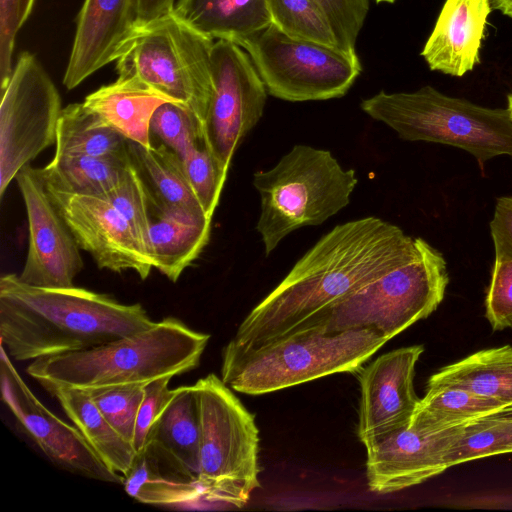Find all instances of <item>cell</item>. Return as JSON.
Here are the masks:
<instances>
[{"instance_id": "obj_1", "label": "cell", "mask_w": 512, "mask_h": 512, "mask_svg": "<svg viewBox=\"0 0 512 512\" xmlns=\"http://www.w3.org/2000/svg\"><path fill=\"white\" fill-rule=\"evenodd\" d=\"M417 238L378 217L335 226L245 317L225 353H242L294 331L336 301L406 262Z\"/></svg>"}, {"instance_id": "obj_2", "label": "cell", "mask_w": 512, "mask_h": 512, "mask_svg": "<svg viewBox=\"0 0 512 512\" xmlns=\"http://www.w3.org/2000/svg\"><path fill=\"white\" fill-rule=\"evenodd\" d=\"M139 303L80 287L45 288L0 278V338L15 361L90 349L154 325Z\"/></svg>"}, {"instance_id": "obj_3", "label": "cell", "mask_w": 512, "mask_h": 512, "mask_svg": "<svg viewBox=\"0 0 512 512\" xmlns=\"http://www.w3.org/2000/svg\"><path fill=\"white\" fill-rule=\"evenodd\" d=\"M210 335L165 317L132 335L90 349L31 361L26 372L39 384L82 390L147 384L195 369Z\"/></svg>"}, {"instance_id": "obj_4", "label": "cell", "mask_w": 512, "mask_h": 512, "mask_svg": "<svg viewBox=\"0 0 512 512\" xmlns=\"http://www.w3.org/2000/svg\"><path fill=\"white\" fill-rule=\"evenodd\" d=\"M387 342L372 329L330 334L298 330L250 351L222 352L221 379L236 392L267 394L335 373L359 371Z\"/></svg>"}, {"instance_id": "obj_5", "label": "cell", "mask_w": 512, "mask_h": 512, "mask_svg": "<svg viewBox=\"0 0 512 512\" xmlns=\"http://www.w3.org/2000/svg\"><path fill=\"white\" fill-rule=\"evenodd\" d=\"M448 282L442 253L417 237V248L406 262L336 301L291 333L303 329L327 334L372 329L389 341L433 313Z\"/></svg>"}, {"instance_id": "obj_6", "label": "cell", "mask_w": 512, "mask_h": 512, "mask_svg": "<svg viewBox=\"0 0 512 512\" xmlns=\"http://www.w3.org/2000/svg\"><path fill=\"white\" fill-rule=\"evenodd\" d=\"M252 182L260 195L256 230L268 256L291 232L346 207L358 180L330 151L299 144L273 168L254 173Z\"/></svg>"}, {"instance_id": "obj_7", "label": "cell", "mask_w": 512, "mask_h": 512, "mask_svg": "<svg viewBox=\"0 0 512 512\" xmlns=\"http://www.w3.org/2000/svg\"><path fill=\"white\" fill-rule=\"evenodd\" d=\"M361 109L405 141L446 144L469 152L480 164L512 156V115L447 96L431 86L414 92L380 91L362 100Z\"/></svg>"}, {"instance_id": "obj_8", "label": "cell", "mask_w": 512, "mask_h": 512, "mask_svg": "<svg viewBox=\"0 0 512 512\" xmlns=\"http://www.w3.org/2000/svg\"><path fill=\"white\" fill-rule=\"evenodd\" d=\"M213 44L172 11L135 25L114 61L117 78L140 83L184 106L204 138L213 94Z\"/></svg>"}, {"instance_id": "obj_9", "label": "cell", "mask_w": 512, "mask_h": 512, "mask_svg": "<svg viewBox=\"0 0 512 512\" xmlns=\"http://www.w3.org/2000/svg\"><path fill=\"white\" fill-rule=\"evenodd\" d=\"M199 422L202 498L241 508L259 482V431L254 416L221 377L192 385Z\"/></svg>"}, {"instance_id": "obj_10", "label": "cell", "mask_w": 512, "mask_h": 512, "mask_svg": "<svg viewBox=\"0 0 512 512\" xmlns=\"http://www.w3.org/2000/svg\"><path fill=\"white\" fill-rule=\"evenodd\" d=\"M237 45L250 56L268 94L285 101L342 97L362 70L357 53L292 38L272 23Z\"/></svg>"}, {"instance_id": "obj_11", "label": "cell", "mask_w": 512, "mask_h": 512, "mask_svg": "<svg viewBox=\"0 0 512 512\" xmlns=\"http://www.w3.org/2000/svg\"><path fill=\"white\" fill-rule=\"evenodd\" d=\"M0 197L18 172L56 142L61 98L37 57L23 52L0 92Z\"/></svg>"}, {"instance_id": "obj_12", "label": "cell", "mask_w": 512, "mask_h": 512, "mask_svg": "<svg viewBox=\"0 0 512 512\" xmlns=\"http://www.w3.org/2000/svg\"><path fill=\"white\" fill-rule=\"evenodd\" d=\"M211 69L204 142L228 172L235 150L261 119L268 92L248 53L234 42H214Z\"/></svg>"}, {"instance_id": "obj_13", "label": "cell", "mask_w": 512, "mask_h": 512, "mask_svg": "<svg viewBox=\"0 0 512 512\" xmlns=\"http://www.w3.org/2000/svg\"><path fill=\"white\" fill-rule=\"evenodd\" d=\"M0 379L3 402L54 464L90 479L123 483L124 476L101 461L76 426L63 421L35 396L3 345Z\"/></svg>"}, {"instance_id": "obj_14", "label": "cell", "mask_w": 512, "mask_h": 512, "mask_svg": "<svg viewBox=\"0 0 512 512\" xmlns=\"http://www.w3.org/2000/svg\"><path fill=\"white\" fill-rule=\"evenodd\" d=\"M28 219L29 246L19 279L45 288L74 286L84 264L80 247L50 200L39 169L24 166L15 177Z\"/></svg>"}, {"instance_id": "obj_15", "label": "cell", "mask_w": 512, "mask_h": 512, "mask_svg": "<svg viewBox=\"0 0 512 512\" xmlns=\"http://www.w3.org/2000/svg\"><path fill=\"white\" fill-rule=\"evenodd\" d=\"M45 189L80 249L88 252L100 269L117 273L131 270L142 280L149 276L151 260L128 222L106 198L46 185Z\"/></svg>"}, {"instance_id": "obj_16", "label": "cell", "mask_w": 512, "mask_h": 512, "mask_svg": "<svg viewBox=\"0 0 512 512\" xmlns=\"http://www.w3.org/2000/svg\"><path fill=\"white\" fill-rule=\"evenodd\" d=\"M423 351L422 345L398 348L360 369L357 435L365 446L411 422L420 401L414 375Z\"/></svg>"}, {"instance_id": "obj_17", "label": "cell", "mask_w": 512, "mask_h": 512, "mask_svg": "<svg viewBox=\"0 0 512 512\" xmlns=\"http://www.w3.org/2000/svg\"><path fill=\"white\" fill-rule=\"evenodd\" d=\"M464 424L425 432L413 429L409 423L366 445L369 490L392 493L444 472L448 469L444 454Z\"/></svg>"}, {"instance_id": "obj_18", "label": "cell", "mask_w": 512, "mask_h": 512, "mask_svg": "<svg viewBox=\"0 0 512 512\" xmlns=\"http://www.w3.org/2000/svg\"><path fill=\"white\" fill-rule=\"evenodd\" d=\"M137 0H84L63 85L72 90L116 60L136 25Z\"/></svg>"}, {"instance_id": "obj_19", "label": "cell", "mask_w": 512, "mask_h": 512, "mask_svg": "<svg viewBox=\"0 0 512 512\" xmlns=\"http://www.w3.org/2000/svg\"><path fill=\"white\" fill-rule=\"evenodd\" d=\"M491 0H446L421 56L429 68L461 77L480 62Z\"/></svg>"}, {"instance_id": "obj_20", "label": "cell", "mask_w": 512, "mask_h": 512, "mask_svg": "<svg viewBox=\"0 0 512 512\" xmlns=\"http://www.w3.org/2000/svg\"><path fill=\"white\" fill-rule=\"evenodd\" d=\"M199 443V422L192 385L180 386L150 430L143 451L166 472L198 484Z\"/></svg>"}, {"instance_id": "obj_21", "label": "cell", "mask_w": 512, "mask_h": 512, "mask_svg": "<svg viewBox=\"0 0 512 512\" xmlns=\"http://www.w3.org/2000/svg\"><path fill=\"white\" fill-rule=\"evenodd\" d=\"M155 206L156 213L151 216L149 257L153 268L177 282L207 245L212 218Z\"/></svg>"}, {"instance_id": "obj_22", "label": "cell", "mask_w": 512, "mask_h": 512, "mask_svg": "<svg viewBox=\"0 0 512 512\" xmlns=\"http://www.w3.org/2000/svg\"><path fill=\"white\" fill-rule=\"evenodd\" d=\"M165 102L172 101L140 83L117 78L87 95L83 104L104 125L149 148L152 115Z\"/></svg>"}, {"instance_id": "obj_23", "label": "cell", "mask_w": 512, "mask_h": 512, "mask_svg": "<svg viewBox=\"0 0 512 512\" xmlns=\"http://www.w3.org/2000/svg\"><path fill=\"white\" fill-rule=\"evenodd\" d=\"M40 385L57 399L67 417L101 461L111 471L125 476L137 453L133 445L109 424L87 392L52 383Z\"/></svg>"}, {"instance_id": "obj_24", "label": "cell", "mask_w": 512, "mask_h": 512, "mask_svg": "<svg viewBox=\"0 0 512 512\" xmlns=\"http://www.w3.org/2000/svg\"><path fill=\"white\" fill-rule=\"evenodd\" d=\"M173 13L208 38L236 44L271 23L267 0H176Z\"/></svg>"}, {"instance_id": "obj_25", "label": "cell", "mask_w": 512, "mask_h": 512, "mask_svg": "<svg viewBox=\"0 0 512 512\" xmlns=\"http://www.w3.org/2000/svg\"><path fill=\"white\" fill-rule=\"evenodd\" d=\"M454 386L512 407V345L478 351L433 374L427 387Z\"/></svg>"}, {"instance_id": "obj_26", "label": "cell", "mask_w": 512, "mask_h": 512, "mask_svg": "<svg viewBox=\"0 0 512 512\" xmlns=\"http://www.w3.org/2000/svg\"><path fill=\"white\" fill-rule=\"evenodd\" d=\"M131 161V152L125 156L54 155L39 172L46 186L103 197L118 183Z\"/></svg>"}, {"instance_id": "obj_27", "label": "cell", "mask_w": 512, "mask_h": 512, "mask_svg": "<svg viewBox=\"0 0 512 512\" xmlns=\"http://www.w3.org/2000/svg\"><path fill=\"white\" fill-rule=\"evenodd\" d=\"M512 410V407L464 388L427 387L412 416L410 427L436 432L464 424L478 417Z\"/></svg>"}, {"instance_id": "obj_28", "label": "cell", "mask_w": 512, "mask_h": 512, "mask_svg": "<svg viewBox=\"0 0 512 512\" xmlns=\"http://www.w3.org/2000/svg\"><path fill=\"white\" fill-rule=\"evenodd\" d=\"M129 149L153 189L155 205L207 215L187 180L181 159L173 151L163 144L147 148L130 141Z\"/></svg>"}, {"instance_id": "obj_29", "label": "cell", "mask_w": 512, "mask_h": 512, "mask_svg": "<svg viewBox=\"0 0 512 512\" xmlns=\"http://www.w3.org/2000/svg\"><path fill=\"white\" fill-rule=\"evenodd\" d=\"M54 155L125 156L129 141L104 125L83 103H72L61 111Z\"/></svg>"}, {"instance_id": "obj_30", "label": "cell", "mask_w": 512, "mask_h": 512, "mask_svg": "<svg viewBox=\"0 0 512 512\" xmlns=\"http://www.w3.org/2000/svg\"><path fill=\"white\" fill-rule=\"evenodd\" d=\"M122 484L130 497L145 504L177 505L202 498L198 484L166 472L144 451L136 455Z\"/></svg>"}, {"instance_id": "obj_31", "label": "cell", "mask_w": 512, "mask_h": 512, "mask_svg": "<svg viewBox=\"0 0 512 512\" xmlns=\"http://www.w3.org/2000/svg\"><path fill=\"white\" fill-rule=\"evenodd\" d=\"M512 453V410L470 420L447 448V468L471 460Z\"/></svg>"}, {"instance_id": "obj_32", "label": "cell", "mask_w": 512, "mask_h": 512, "mask_svg": "<svg viewBox=\"0 0 512 512\" xmlns=\"http://www.w3.org/2000/svg\"><path fill=\"white\" fill-rule=\"evenodd\" d=\"M267 6L271 23L286 35L338 47L326 16L314 0H267Z\"/></svg>"}, {"instance_id": "obj_33", "label": "cell", "mask_w": 512, "mask_h": 512, "mask_svg": "<svg viewBox=\"0 0 512 512\" xmlns=\"http://www.w3.org/2000/svg\"><path fill=\"white\" fill-rule=\"evenodd\" d=\"M150 196L133 157L118 183L103 196L128 222L143 252L148 257L151 227Z\"/></svg>"}, {"instance_id": "obj_34", "label": "cell", "mask_w": 512, "mask_h": 512, "mask_svg": "<svg viewBox=\"0 0 512 512\" xmlns=\"http://www.w3.org/2000/svg\"><path fill=\"white\" fill-rule=\"evenodd\" d=\"M153 134L181 161L204 138L194 116L181 104L165 102L158 106L150 121V135Z\"/></svg>"}, {"instance_id": "obj_35", "label": "cell", "mask_w": 512, "mask_h": 512, "mask_svg": "<svg viewBox=\"0 0 512 512\" xmlns=\"http://www.w3.org/2000/svg\"><path fill=\"white\" fill-rule=\"evenodd\" d=\"M85 391L116 432L133 445L144 385H115Z\"/></svg>"}, {"instance_id": "obj_36", "label": "cell", "mask_w": 512, "mask_h": 512, "mask_svg": "<svg viewBox=\"0 0 512 512\" xmlns=\"http://www.w3.org/2000/svg\"><path fill=\"white\" fill-rule=\"evenodd\" d=\"M187 180L204 212L212 218L227 178L214 155L200 143L183 160Z\"/></svg>"}, {"instance_id": "obj_37", "label": "cell", "mask_w": 512, "mask_h": 512, "mask_svg": "<svg viewBox=\"0 0 512 512\" xmlns=\"http://www.w3.org/2000/svg\"><path fill=\"white\" fill-rule=\"evenodd\" d=\"M326 16L338 47L355 54L358 35L364 25L369 0H314Z\"/></svg>"}, {"instance_id": "obj_38", "label": "cell", "mask_w": 512, "mask_h": 512, "mask_svg": "<svg viewBox=\"0 0 512 512\" xmlns=\"http://www.w3.org/2000/svg\"><path fill=\"white\" fill-rule=\"evenodd\" d=\"M485 316L494 331L512 323V256L495 255L485 298Z\"/></svg>"}, {"instance_id": "obj_39", "label": "cell", "mask_w": 512, "mask_h": 512, "mask_svg": "<svg viewBox=\"0 0 512 512\" xmlns=\"http://www.w3.org/2000/svg\"><path fill=\"white\" fill-rule=\"evenodd\" d=\"M35 0H0V92L12 72L16 36L30 16Z\"/></svg>"}, {"instance_id": "obj_40", "label": "cell", "mask_w": 512, "mask_h": 512, "mask_svg": "<svg viewBox=\"0 0 512 512\" xmlns=\"http://www.w3.org/2000/svg\"><path fill=\"white\" fill-rule=\"evenodd\" d=\"M172 378L165 376L144 385V396L137 414L133 440L137 454L144 450L150 430L177 393L178 388H169Z\"/></svg>"}, {"instance_id": "obj_41", "label": "cell", "mask_w": 512, "mask_h": 512, "mask_svg": "<svg viewBox=\"0 0 512 512\" xmlns=\"http://www.w3.org/2000/svg\"><path fill=\"white\" fill-rule=\"evenodd\" d=\"M490 232L495 255L512 256V196L496 200Z\"/></svg>"}, {"instance_id": "obj_42", "label": "cell", "mask_w": 512, "mask_h": 512, "mask_svg": "<svg viewBox=\"0 0 512 512\" xmlns=\"http://www.w3.org/2000/svg\"><path fill=\"white\" fill-rule=\"evenodd\" d=\"M176 0H137L136 24H143L173 11Z\"/></svg>"}, {"instance_id": "obj_43", "label": "cell", "mask_w": 512, "mask_h": 512, "mask_svg": "<svg viewBox=\"0 0 512 512\" xmlns=\"http://www.w3.org/2000/svg\"><path fill=\"white\" fill-rule=\"evenodd\" d=\"M492 8L512 18V0H491Z\"/></svg>"}, {"instance_id": "obj_44", "label": "cell", "mask_w": 512, "mask_h": 512, "mask_svg": "<svg viewBox=\"0 0 512 512\" xmlns=\"http://www.w3.org/2000/svg\"><path fill=\"white\" fill-rule=\"evenodd\" d=\"M508 109L510 110L512 115V94L508 96Z\"/></svg>"}, {"instance_id": "obj_45", "label": "cell", "mask_w": 512, "mask_h": 512, "mask_svg": "<svg viewBox=\"0 0 512 512\" xmlns=\"http://www.w3.org/2000/svg\"><path fill=\"white\" fill-rule=\"evenodd\" d=\"M376 3H383V2H386V3H393L395 0H375Z\"/></svg>"}, {"instance_id": "obj_46", "label": "cell", "mask_w": 512, "mask_h": 512, "mask_svg": "<svg viewBox=\"0 0 512 512\" xmlns=\"http://www.w3.org/2000/svg\"><path fill=\"white\" fill-rule=\"evenodd\" d=\"M510 328H512V323H511V325H510Z\"/></svg>"}]
</instances>
